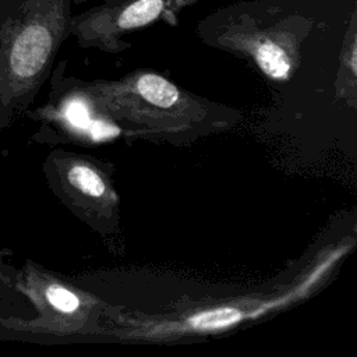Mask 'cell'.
Instances as JSON below:
<instances>
[{
    "label": "cell",
    "mask_w": 357,
    "mask_h": 357,
    "mask_svg": "<svg viewBox=\"0 0 357 357\" xmlns=\"http://www.w3.org/2000/svg\"><path fill=\"white\" fill-rule=\"evenodd\" d=\"M257 17L250 4H233L209 15L204 25L213 26L225 46L247 52L259 70L273 79H287L300 40L312 28V21L296 13L284 14L287 6L257 4Z\"/></svg>",
    "instance_id": "obj_1"
},
{
    "label": "cell",
    "mask_w": 357,
    "mask_h": 357,
    "mask_svg": "<svg viewBox=\"0 0 357 357\" xmlns=\"http://www.w3.org/2000/svg\"><path fill=\"white\" fill-rule=\"evenodd\" d=\"M199 0H120L99 3L84 13L71 17L70 32L81 45L96 46L103 50H123L127 45L121 36L156 21L172 26L178 22V14Z\"/></svg>",
    "instance_id": "obj_2"
},
{
    "label": "cell",
    "mask_w": 357,
    "mask_h": 357,
    "mask_svg": "<svg viewBox=\"0 0 357 357\" xmlns=\"http://www.w3.org/2000/svg\"><path fill=\"white\" fill-rule=\"evenodd\" d=\"M137 92L148 103L167 109L178 100V89L170 81L155 73H144L135 81Z\"/></svg>",
    "instance_id": "obj_3"
},
{
    "label": "cell",
    "mask_w": 357,
    "mask_h": 357,
    "mask_svg": "<svg viewBox=\"0 0 357 357\" xmlns=\"http://www.w3.org/2000/svg\"><path fill=\"white\" fill-rule=\"evenodd\" d=\"M68 181L85 195L98 198L105 194L106 185L102 177L91 167L77 165L68 172Z\"/></svg>",
    "instance_id": "obj_4"
},
{
    "label": "cell",
    "mask_w": 357,
    "mask_h": 357,
    "mask_svg": "<svg viewBox=\"0 0 357 357\" xmlns=\"http://www.w3.org/2000/svg\"><path fill=\"white\" fill-rule=\"evenodd\" d=\"M240 311L234 308H216L212 311H206L198 314L191 318V325L201 329H218L225 328L231 324H236L240 319Z\"/></svg>",
    "instance_id": "obj_5"
},
{
    "label": "cell",
    "mask_w": 357,
    "mask_h": 357,
    "mask_svg": "<svg viewBox=\"0 0 357 357\" xmlns=\"http://www.w3.org/2000/svg\"><path fill=\"white\" fill-rule=\"evenodd\" d=\"M46 297L54 308L63 312H73L79 305L78 297L61 286H50L46 291Z\"/></svg>",
    "instance_id": "obj_6"
},
{
    "label": "cell",
    "mask_w": 357,
    "mask_h": 357,
    "mask_svg": "<svg viewBox=\"0 0 357 357\" xmlns=\"http://www.w3.org/2000/svg\"><path fill=\"white\" fill-rule=\"evenodd\" d=\"M66 116L74 126H78L81 128H86L91 124V116L89 110L81 100H73L68 103L66 109Z\"/></svg>",
    "instance_id": "obj_7"
},
{
    "label": "cell",
    "mask_w": 357,
    "mask_h": 357,
    "mask_svg": "<svg viewBox=\"0 0 357 357\" xmlns=\"http://www.w3.org/2000/svg\"><path fill=\"white\" fill-rule=\"evenodd\" d=\"M75 4H82V3H116L120 0H73Z\"/></svg>",
    "instance_id": "obj_8"
}]
</instances>
